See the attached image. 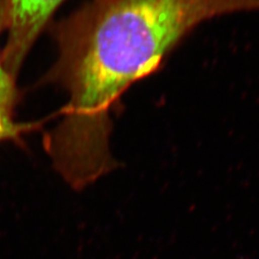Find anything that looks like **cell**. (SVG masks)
I'll list each match as a JSON object with an SVG mask.
<instances>
[{
	"label": "cell",
	"mask_w": 259,
	"mask_h": 259,
	"mask_svg": "<svg viewBox=\"0 0 259 259\" xmlns=\"http://www.w3.org/2000/svg\"><path fill=\"white\" fill-rule=\"evenodd\" d=\"M8 37L1 58L15 78L39 34L65 0H7Z\"/></svg>",
	"instance_id": "7a4b0ae2"
},
{
	"label": "cell",
	"mask_w": 259,
	"mask_h": 259,
	"mask_svg": "<svg viewBox=\"0 0 259 259\" xmlns=\"http://www.w3.org/2000/svg\"><path fill=\"white\" fill-rule=\"evenodd\" d=\"M259 11V0H88L51 26L58 48L45 82L68 94L44 140L57 173L81 191L117 168L110 146L118 98L204 21Z\"/></svg>",
	"instance_id": "6da1fadb"
},
{
	"label": "cell",
	"mask_w": 259,
	"mask_h": 259,
	"mask_svg": "<svg viewBox=\"0 0 259 259\" xmlns=\"http://www.w3.org/2000/svg\"><path fill=\"white\" fill-rule=\"evenodd\" d=\"M8 1L0 0V34L7 29ZM19 91L16 78L5 68L0 54V143H21L28 133L37 130V123H19L15 119V111L19 102Z\"/></svg>",
	"instance_id": "3957f363"
}]
</instances>
